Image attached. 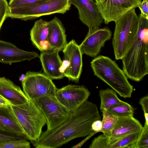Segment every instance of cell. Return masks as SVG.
I'll return each instance as SVG.
<instances>
[{
  "instance_id": "obj_1",
  "label": "cell",
  "mask_w": 148,
  "mask_h": 148,
  "mask_svg": "<svg viewBox=\"0 0 148 148\" xmlns=\"http://www.w3.org/2000/svg\"><path fill=\"white\" fill-rule=\"evenodd\" d=\"M101 120L98 107L87 100L71 112L68 119L58 127L42 132L32 144L36 148H57L75 138L86 136L93 132L92 125Z\"/></svg>"
},
{
  "instance_id": "obj_2",
  "label": "cell",
  "mask_w": 148,
  "mask_h": 148,
  "mask_svg": "<svg viewBox=\"0 0 148 148\" xmlns=\"http://www.w3.org/2000/svg\"><path fill=\"white\" fill-rule=\"evenodd\" d=\"M136 37L121 60L127 78L141 81L148 73V16L140 13Z\"/></svg>"
},
{
  "instance_id": "obj_3",
  "label": "cell",
  "mask_w": 148,
  "mask_h": 148,
  "mask_svg": "<svg viewBox=\"0 0 148 148\" xmlns=\"http://www.w3.org/2000/svg\"><path fill=\"white\" fill-rule=\"evenodd\" d=\"M94 74L110 86L121 97H131L133 86L123 70L115 61L102 55L96 57L90 62Z\"/></svg>"
},
{
  "instance_id": "obj_4",
  "label": "cell",
  "mask_w": 148,
  "mask_h": 148,
  "mask_svg": "<svg viewBox=\"0 0 148 148\" xmlns=\"http://www.w3.org/2000/svg\"><path fill=\"white\" fill-rule=\"evenodd\" d=\"M11 108L27 139L32 143L40 137L42 128L46 124L42 112L32 100Z\"/></svg>"
},
{
  "instance_id": "obj_5",
  "label": "cell",
  "mask_w": 148,
  "mask_h": 148,
  "mask_svg": "<svg viewBox=\"0 0 148 148\" xmlns=\"http://www.w3.org/2000/svg\"><path fill=\"white\" fill-rule=\"evenodd\" d=\"M115 23L112 45L115 59L121 60L136 37L138 18L135 10L133 9L125 14Z\"/></svg>"
},
{
  "instance_id": "obj_6",
  "label": "cell",
  "mask_w": 148,
  "mask_h": 148,
  "mask_svg": "<svg viewBox=\"0 0 148 148\" xmlns=\"http://www.w3.org/2000/svg\"><path fill=\"white\" fill-rule=\"evenodd\" d=\"M71 5L69 0H49L10 8L8 17L27 21L55 13L63 14L69 10Z\"/></svg>"
},
{
  "instance_id": "obj_7",
  "label": "cell",
  "mask_w": 148,
  "mask_h": 148,
  "mask_svg": "<svg viewBox=\"0 0 148 148\" xmlns=\"http://www.w3.org/2000/svg\"><path fill=\"white\" fill-rule=\"evenodd\" d=\"M32 101L44 114L47 130L59 126L70 115L71 112L58 100L55 95L44 96Z\"/></svg>"
},
{
  "instance_id": "obj_8",
  "label": "cell",
  "mask_w": 148,
  "mask_h": 148,
  "mask_svg": "<svg viewBox=\"0 0 148 148\" xmlns=\"http://www.w3.org/2000/svg\"><path fill=\"white\" fill-rule=\"evenodd\" d=\"M21 82L23 92L32 100L44 96L55 95L57 88L51 79L40 72L27 71Z\"/></svg>"
},
{
  "instance_id": "obj_9",
  "label": "cell",
  "mask_w": 148,
  "mask_h": 148,
  "mask_svg": "<svg viewBox=\"0 0 148 148\" xmlns=\"http://www.w3.org/2000/svg\"><path fill=\"white\" fill-rule=\"evenodd\" d=\"M62 51L64 56L60 72L69 80L78 82L83 64V54L79 45L72 40L67 43Z\"/></svg>"
},
{
  "instance_id": "obj_10",
  "label": "cell",
  "mask_w": 148,
  "mask_h": 148,
  "mask_svg": "<svg viewBox=\"0 0 148 148\" xmlns=\"http://www.w3.org/2000/svg\"><path fill=\"white\" fill-rule=\"evenodd\" d=\"M141 0H101L96 3L104 22H115L126 13L138 7Z\"/></svg>"
},
{
  "instance_id": "obj_11",
  "label": "cell",
  "mask_w": 148,
  "mask_h": 148,
  "mask_svg": "<svg viewBox=\"0 0 148 148\" xmlns=\"http://www.w3.org/2000/svg\"><path fill=\"white\" fill-rule=\"evenodd\" d=\"M90 94L88 89L83 86L69 84L57 88L55 95L63 105L72 112L87 100Z\"/></svg>"
},
{
  "instance_id": "obj_12",
  "label": "cell",
  "mask_w": 148,
  "mask_h": 148,
  "mask_svg": "<svg viewBox=\"0 0 148 148\" xmlns=\"http://www.w3.org/2000/svg\"><path fill=\"white\" fill-rule=\"evenodd\" d=\"M69 2L77 8L79 18L88 27V32L99 28L104 22L93 0H69Z\"/></svg>"
},
{
  "instance_id": "obj_13",
  "label": "cell",
  "mask_w": 148,
  "mask_h": 148,
  "mask_svg": "<svg viewBox=\"0 0 148 148\" xmlns=\"http://www.w3.org/2000/svg\"><path fill=\"white\" fill-rule=\"evenodd\" d=\"M112 32L106 26L88 32L84 39L79 45L82 54L95 58L100 53L105 42L110 40Z\"/></svg>"
},
{
  "instance_id": "obj_14",
  "label": "cell",
  "mask_w": 148,
  "mask_h": 148,
  "mask_svg": "<svg viewBox=\"0 0 148 148\" xmlns=\"http://www.w3.org/2000/svg\"><path fill=\"white\" fill-rule=\"evenodd\" d=\"M39 55L34 51L21 49L10 42L0 40V62L11 64L25 60L30 61Z\"/></svg>"
},
{
  "instance_id": "obj_15",
  "label": "cell",
  "mask_w": 148,
  "mask_h": 148,
  "mask_svg": "<svg viewBox=\"0 0 148 148\" xmlns=\"http://www.w3.org/2000/svg\"><path fill=\"white\" fill-rule=\"evenodd\" d=\"M41 52L39 57L44 73L52 79H60L64 77L60 71L62 60L59 52L52 49Z\"/></svg>"
},
{
  "instance_id": "obj_16",
  "label": "cell",
  "mask_w": 148,
  "mask_h": 148,
  "mask_svg": "<svg viewBox=\"0 0 148 148\" xmlns=\"http://www.w3.org/2000/svg\"><path fill=\"white\" fill-rule=\"evenodd\" d=\"M47 42L49 49L59 52L67 44L65 29L61 21L55 17L48 22Z\"/></svg>"
},
{
  "instance_id": "obj_17",
  "label": "cell",
  "mask_w": 148,
  "mask_h": 148,
  "mask_svg": "<svg viewBox=\"0 0 148 148\" xmlns=\"http://www.w3.org/2000/svg\"><path fill=\"white\" fill-rule=\"evenodd\" d=\"M143 126L133 116L117 117L114 126L108 136L116 139L132 134L140 133Z\"/></svg>"
},
{
  "instance_id": "obj_18",
  "label": "cell",
  "mask_w": 148,
  "mask_h": 148,
  "mask_svg": "<svg viewBox=\"0 0 148 148\" xmlns=\"http://www.w3.org/2000/svg\"><path fill=\"white\" fill-rule=\"evenodd\" d=\"M0 95L11 105L22 104L29 100L19 86L5 77H0Z\"/></svg>"
},
{
  "instance_id": "obj_19",
  "label": "cell",
  "mask_w": 148,
  "mask_h": 148,
  "mask_svg": "<svg viewBox=\"0 0 148 148\" xmlns=\"http://www.w3.org/2000/svg\"><path fill=\"white\" fill-rule=\"evenodd\" d=\"M0 131L9 134L25 136L11 105L0 107Z\"/></svg>"
},
{
  "instance_id": "obj_20",
  "label": "cell",
  "mask_w": 148,
  "mask_h": 148,
  "mask_svg": "<svg viewBox=\"0 0 148 148\" xmlns=\"http://www.w3.org/2000/svg\"><path fill=\"white\" fill-rule=\"evenodd\" d=\"M48 33V22L42 19L35 21L30 30L31 41L40 51L49 49L47 42Z\"/></svg>"
},
{
  "instance_id": "obj_21",
  "label": "cell",
  "mask_w": 148,
  "mask_h": 148,
  "mask_svg": "<svg viewBox=\"0 0 148 148\" xmlns=\"http://www.w3.org/2000/svg\"><path fill=\"white\" fill-rule=\"evenodd\" d=\"M116 93L113 89L108 88L99 91V96L101 99V110H107L121 101L118 98Z\"/></svg>"
},
{
  "instance_id": "obj_22",
  "label": "cell",
  "mask_w": 148,
  "mask_h": 148,
  "mask_svg": "<svg viewBox=\"0 0 148 148\" xmlns=\"http://www.w3.org/2000/svg\"><path fill=\"white\" fill-rule=\"evenodd\" d=\"M112 115L116 117L133 116L134 109L128 103L121 101L107 110Z\"/></svg>"
},
{
  "instance_id": "obj_23",
  "label": "cell",
  "mask_w": 148,
  "mask_h": 148,
  "mask_svg": "<svg viewBox=\"0 0 148 148\" xmlns=\"http://www.w3.org/2000/svg\"><path fill=\"white\" fill-rule=\"evenodd\" d=\"M140 133L131 134L115 139H110L109 148H135V143Z\"/></svg>"
},
{
  "instance_id": "obj_24",
  "label": "cell",
  "mask_w": 148,
  "mask_h": 148,
  "mask_svg": "<svg viewBox=\"0 0 148 148\" xmlns=\"http://www.w3.org/2000/svg\"><path fill=\"white\" fill-rule=\"evenodd\" d=\"M101 111L103 115V119L101 121L102 128L99 132H102L108 136L112 129L117 117L111 114L107 110L104 109Z\"/></svg>"
},
{
  "instance_id": "obj_25",
  "label": "cell",
  "mask_w": 148,
  "mask_h": 148,
  "mask_svg": "<svg viewBox=\"0 0 148 148\" xmlns=\"http://www.w3.org/2000/svg\"><path fill=\"white\" fill-rule=\"evenodd\" d=\"M30 143L27 139L0 141V148H29Z\"/></svg>"
},
{
  "instance_id": "obj_26",
  "label": "cell",
  "mask_w": 148,
  "mask_h": 148,
  "mask_svg": "<svg viewBox=\"0 0 148 148\" xmlns=\"http://www.w3.org/2000/svg\"><path fill=\"white\" fill-rule=\"evenodd\" d=\"M135 148H148V125L145 123L135 143Z\"/></svg>"
},
{
  "instance_id": "obj_27",
  "label": "cell",
  "mask_w": 148,
  "mask_h": 148,
  "mask_svg": "<svg viewBox=\"0 0 148 148\" xmlns=\"http://www.w3.org/2000/svg\"><path fill=\"white\" fill-rule=\"evenodd\" d=\"M111 139L103 134L95 138L90 145V148H109Z\"/></svg>"
},
{
  "instance_id": "obj_28",
  "label": "cell",
  "mask_w": 148,
  "mask_h": 148,
  "mask_svg": "<svg viewBox=\"0 0 148 148\" xmlns=\"http://www.w3.org/2000/svg\"><path fill=\"white\" fill-rule=\"evenodd\" d=\"M49 0H10L8 4L10 8L30 5Z\"/></svg>"
},
{
  "instance_id": "obj_29",
  "label": "cell",
  "mask_w": 148,
  "mask_h": 148,
  "mask_svg": "<svg viewBox=\"0 0 148 148\" xmlns=\"http://www.w3.org/2000/svg\"><path fill=\"white\" fill-rule=\"evenodd\" d=\"M10 11L8 4L6 0H0V30Z\"/></svg>"
},
{
  "instance_id": "obj_30",
  "label": "cell",
  "mask_w": 148,
  "mask_h": 148,
  "mask_svg": "<svg viewBox=\"0 0 148 148\" xmlns=\"http://www.w3.org/2000/svg\"><path fill=\"white\" fill-rule=\"evenodd\" d=\"M27 139L25 135L9 134L0 131V141L11 140Z\"/></svg>"
},
{
  "instance_id": "obj_31",
  "label": "cell",
  "mask_w": 148,
  "mask_h": 148,
  "mask_svg": "<svg viewBox=\"0 0 148 148\" xmlns=\"http://www.w3.org/2000/svg\"><path fill=\"white\" fill-rule=\"evenodd\" d=\"M138 7L140 9L141 13L148 16V0H143L138 5Z\"/></svg>"
},
{
  "instance_id": "obj_32",
  "label": "cell",
  "mask_w": 148,
  "mask_h": 148,
  "mask_svg": "<svg viewBox=\"0 0 148 148\" xmlns=\"http://www.w3.org/2000/svg\"><path fill=\"white\" fill-rule=\"evenodd\" d=\"M139 103L142 106L144 113H148V97L145 96L140 99Z\"/></svg>"
},
{
  "instance_id": "obj_33",
  "label": "cell",
  "mask_w": 148,
  "mask_h": 148,
  "mask_svg": "<svg viewBox=\"0 0 148 148\" xmlns=\"http://www.w3.org/2000/svg\"><path fill=\"white\" fill-rule=\"evenodd\" d=\"M91 126L93 131L99 132L102 128L101 121V120H98L95 121L92 123Z\"/></svg>"
},
{
  "instance_id": "obj_34",
  "label": "cell",
  "mask_w": 148,
  "mask_h": 148,
  "mask_svg": "<svg viewBox=\"0 0 148 148\" xmlns=\"http://www.w3.org/2000/svg\"><path fill=\"white\" fill-rule=\"evenodd\" d=\"M11 105L8 101L0 95V107H6Z\"/></svg>"
},
{
  "instance_id": "obj_35",
  "label": "cell",
  "mask_w": 148,
  "mask_h": 148,
  "mask_svg": "<svg viewBox=\"0 0 148 148\" xmlns=\"http://www.w3.org/2000/svg\"><path fill=\"white\" fill-rule=\"evenodd\" d=\"M144 115L145 119V123L148 125V113H144Z\"/></svg>"
},
{
  "instance_id": "obj_36",
  "label": "cell",
  "mask_w": 148,
  "mask_h": 148,
  "mask_svg": "<svg viewBox=\"0 0 148 148\" xmlns=\"http://www.w3.org/2000/svg\"><path fill=\"white\" fill-rule=\"evenodd\" d=\"M101 0H95V1L96 3H97L100 1Z\"/></svg>"
}]
</instances>
